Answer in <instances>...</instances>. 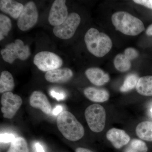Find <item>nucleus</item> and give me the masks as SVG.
Listing matches in <instances>:
<instances>
[{"mask_svg": "<svg viewBox=\"0 0 152 152\" xmlns=\"http://www.w3.org/2000/svg\"><path fill=\"white\" fill-rule=\"evenodd\" d=\"M56 122L59 130L69 140H79L84 135L83 127L70 112L63 111L59 114Z\"/></svg>", "mask_w": 152, "mask_h": 152, "instance_id": "1", "label": "nucleus"}, {"mask_svg": "<svg viewBox=\"0 0 152 152\" xmlns=\"http://www.w3.org/2000/svg\"><path fill=\"white\" fill-rule=\"evenodd\" d=\"M85 42L90 53L99 58L107 54L113 46L110 37L105 33L100 32L95 28L88 30L85 35Z\"/></svg>", "mask_w": 152, "mask_h": 152, "instance_id": "2", "label": "nucleus"}, {"mask_svg": "<svg viewBox=\"0 0 152 152\" xmlns=\"http://www.w3.org/2000/svg\"><path fill=\"white\" fill-rule=\"evenodd\" d=\"M112 21L117 31L129 36H137L145 29L140 20L126 12H118L112 17Z\"/></svg>", "mask_w": 152, "mask_h": 152, "instance_id": "3", "label": "nucleus"}, {"mask_svg": "<svg viewBox=\"0 0 152 152\" xmlns=\"http://www.w3.org/2000/svg\"><path fill=\"white\" fill-rule=\"evenodd\" d=\"M31 54L29 46L25 45L23 42L20 39L9 44L4 49L1 50L3 59L10 64H12L17 59L25 61L29 58Z\"/></svg>", "mask_w": 152, "mask_h": 152, "instance_id": "4", "label": "nucleus"}, {"mask_svg": "<svg viewBox=\"0 0 152 152\" xmlns=\"http://www.w3.org/2000/svg\"><path fill=\"white\" fill-rule=\"evenodd\" d=\"M85 118L90 129L99 133L103 130L105 126L106 113L104 107L99 104H93L87 108Z\"/></svg>", "mask_w": 152, "mask_h": 152, "instance_id": "5", "label": "nucleus"}, {"mask_svg": "<svg viewBox=\"0 0 152 152\" xmlns=\"http://www.w3.org/2000/svg\"><path fill=\"white\" fill-rule=\"evenodd\" d=\"M80 21V17L78 14L71 13L61 24L54 27L53 32L58 38L69 39L73 37Z\"/></svg>", "mask_w": 152, "mask_h": 152, "instance_id": "6", "label": "nucleus"}, {"mask_svg": "<svg viewBox=\"0 0 152 152\" xmlns=\"http://www.w3.org/2000/svg\"><path fill=\"white\" fill-rule=\"evenodd\" d=\"M34 63L40 70L48 72L61 67L63 61L59 56L54 53L42 51L35 55Z\"/></svg>", "mask_w": 152, "mask_h": 152, "instance_id": "7", "label": "nucleus"}, {"mask_svg": "<svg viewBox=\"0 0 152 152\" xmlns=\"http://www.w3.org/2000/svg\"><path fill=\"white\" fill-rule=\"evenodd\" d=\"M39 18L37 8L34 2L27 3L18 19V26L20 30L26 31L37 24Z\"/></svg>", "mask_w": 152, "mask_h": 152, "instance_id": "8", "label": "nucleus"}, {"mask_svg": "<svg viewBox=\"0 0 152 152\" xmlns=\"http://www.w3.org/2000/svg\"><path fill=\"white\" fill-rule=\"evenodd\" d=\"M1 111L5 118L12 119L21 106L23 101L20 96L11 92L4 93L1 100Z\"/></svg>", "mask_w": 152, "mask_h": 152, "instance_id": "9", "label": "nucleus"}, {"mask_svg": "<svg viewBox=\"0 0 152 152\" xmlns=\"http://www.w3.org/2000/svg\"><path fill=\"white\" fill-rule=\"evenodd\" d=\"M65 0H56L52 4L50 13L49 23L54 26H59L69 16Z\"/></svg>", "mask_w": 152, "mask_h": 152, "instance_id": "10", "label": "nucleus"}, {"mask_svg": "<svg viewBox=\"0 0 152 152\" xmlns=\"http://www.w3.org/2000/svg\"><path fill=\"white\" fill-rule=\"evenodd\" d=\"M73 76L71 69L67 68H59L47 72L45 78L47 81L53 83H64L70 80Z\"/></svg>", "mask_w": 152, "mask_h": 152, "instance_id": "11", "label": "nucleus"}, {"mask_svg": "<svg viewBox=\"0 0 152 152\" xmlns=\"http://www.w3.org/2000/svg\"><path fill=\"white\" fill-rule=\"evenodd\" d=\"M29 103L32 107L39 109L45 114L49 115L51 113L50 104L46 95L42 92H33L30 97Z\"/></svg>", "mask_w": 152, "mask_h": 152, "instance_id": "12", "label": "nucleus"}, {"mask_svg": "<svg viewBox=\"0 0 152 152\" xmlns=\"http://www.w3.org/2000/svg\"><path fill=\"white\" fill-rule=\"evenodd\" d=\"M107 138L115 148L120 149L130 141V137L124 131L113 128L106 134Z\"/></svg>", "mask_w": 152, "mask_h": 152, "instance_id": "13", "label": "nucleus"}, {"mask_svg": "<svg viewBox=\"0 0 152 152\" xmlns=\"http://www.w3.org/2000/svg\"><path fill=\"white\" fill-rule=\"evenodd\" d=\"M85 74L92 83L98 86H103L110 80L108 74L99 68H89L86 70Z\"/></svg>", "mask_w": 152, "mask_h": 152, "instance_id": "14", "label": "nucleus"}, {"mask_svg": "<svg viewBox=\"0 0 152 152\" xmlns=\"http://www.w3.org/2000/svg\"><path fill=\"white\" fill-rule=\"evenodd\" d=\"M24 6L21 3L12 0L0 1V10L14 19H18Z\"/></svg>", "mask_w": 152, "mask_h": 152, "instance_id": "15", "label": "nucleus"}, {"mask_svg": "<svg viewBox=\"0 0 152 152\" xmlns=\"http://www.w3.org/2000/svg\"><path fill=\"white\" fill-rule=\"evenodd\" d=\"M84 94L90 100L96 102H104L110 98V94L107 90L94 87L86 88L84 91Z\"/></svg>", "mask_w": 152, "mask_h": 152, "instance_id": "16", "label": "nucleus"}, {"mask_svg": "<svg viewBox=\"0 0 152 152\" xmlns=\"http://www.w3.org/2000/svg\"><path fill=\"white\" fill-rule=\"evenodd\" d=\"M15 86V81L12 74L8 71H3L0 76V93L3 94L11 92Z\"/></svg>", "mask_w": 152, "mask_h": 152, "instance_id": "17", "label": "nucleus"}, {"mask_svg": "<svg viewBox=\"0 0 152 152\" xmlns=\"http://www.w3.org/2000/svg\"><path fill=\"white\" fill-rule=\"evenodd\" d=\"M136 88L140 94L152 96V76H144L140 78Z\"/></svg>", "mask_w": 152, "mask_h": 152, "instance_id": "18", "label": "nucleus"}, {"mask_svg": "<svg viewBox=\"0 0 152 152\" xmlns=\"http://www.w3.org/2000/svg\"><path fill=\"white\" fill-rule=\"evenodd\" d=\"M136 134L140 138L147 141H152V122L144 121L140 123L136 129Z\"/></svg>", "mask_w": 152, "mask_h": 152, "instance_id": "19", "label": "nucleus"}, {"mask_svg": "<svg viewBox=\"0 0 152 152\" xmlns=\"http://www.w3.org/2000/svg\"><path fill=\"white\" fill-rule=\"evenodd\" d=\"M115 68L121 72L129 71L131 67V61L123 54H119L116 56L114 60Z\"/></svg>", "mask_w": 152, "mask_h": 152, "instance_id": "20", "label": "nucleus"}, {"mask_svg": "<svg viewBox=\"0 0 152 152\" xmlns=\"http://www.w3.org/2000/svg\"><path fill=\"white\" fill-rule=\"evenodd\" d=\"M7 152H29L26 141L20 137L15 138L11 143Z\"/></svg>", "mask_w": 152, "mask_h": 152, "instance_id": "21", "label": "nucleus"}, {"mask_svg": "<svg viewBox=\"0 0 152 152\" xmlns=\"http://www.w3.org/2000/svg\"><path fill=\"white\" fill-rule=\"evenodd\" d=\"M12 28L10 19L5 15L0 14V41L3 40L8 36Z\"/></svg>", "mask_w": 152, "mask_h": 152, "instance_id": "22", "label": "nucleus"}, {"mask_svg": "<svg viewBox=\"0 0 152 152\" xmlns=\"http://www.w3.org/2000/svg\"><path fill=\"white\" fill-rule=\"evenodd\" d=\"M139 79L137 75L130 74L125 79L124 83L120 88V91L121 92H126L133 89L137 86Z\"/></svg>", "mask_w": 152, "mask_h": 152, "instance_id": "23", "label": "nucleus"}, {"mask_svg": "<svg viewBox=\"0 0 152 152\" xmlns=\"http://www.w3.org/2000/svg\"><path fill=\"white\" fill-rule=\"evenodd\" d=\"M148 148L145 142L137 139L133 140L125 152H147Z\"/></svg>", "mask_w": 152, "mask_h": 152, "instance_id": "24", "label": "nucleus"}, {"mask_svg": "<svg viewBox=\"0 0 152 152\" xmlns=\"http://www.w3.org/2000/svg\"><path fill=\"white\" fill-rule=\"evenodd\" d=\"M124 54L127 58L130 61L135 59L139 56V53L137 50L136 49L132 48L126 49L125 50Z\"/></svg>", "mask_w": 152, "mask_h": 152, "instance_id": "25", "label": "nucleus"}, {"mask_svg": "<svg viewBox=\"0 0 152 152\" xmlns=\"http://www.w3.org/2000/svg\"><path fill=\"white\" fill-rule=\"evenodd\" d=\"M15 136L11 134H1V142L4 143L12 142L15 140Z\"/></svg>", "mask_w": 152, "mask_h": 152, "instance_id": "26", "label": "nucleus"}, {"mask_svg": "<svg viewBox=\"0 0 152 152\" xmlns=\"http://www.w3.org/2000/svg\"><path fill=\"white\" fill-rule=\"evenodd\" d=\"M134 2L152 9V0H134Z\"/></svg>", "mask_w": 152, "mask_h": 152, "instance_id": "27", "label": "nucleus"}, {"mask_svg": "<svg viewBox=\"0 0 152 152\" xmlns=\"http://www.w3.org/2000/svg\"><path fill=\"white\" fill-rule=\"evenodd\" d=\"M50 94L53 97L56 98L58 101L63 100L64 98V96L63 94L56 92L53 91H51Z\"/></svg>", "mask_w": 152, "mask_h": 152, "instance_id": "28", "label": "nucleus"}, {"mask_svg": "<svg viewBox=\"0 0 152 152\" xmlns=\"http://www.w3.org/2000/svg\"><path fill=\"white\" fill-rule=\"evenodd\" d=\"M62 109L63 108L60 105L57 106V107L54 109L53 110V114L54 115H58L59 114H60L62 112Z\"/></svg>", "mask_w": 152, "mask_h": 152, "instance_id": "29", "label": "nucleus"}, {"mask_svg": "<svg viewBox=\"0 0 152 152\" xmlns=\"http://www.w3.org/2000/svg\"><path fill=\"white\" fill-rule=\"evenodd\" d=\"M35 148L37 152H45L43 148L41 145V144L39 143L36 144Z\"/></svg>", "mask_w": 152, "mask_h": 152, "instance_id": "30", "label": "nucleus"}, {"mask_svg": "<svg viewBox=\"0 0 152 152\" xmlns=\"http://www.w3.org/2000/svg\"><path fill=\"white\" fill-rule=\"evenodd\" d=\"M76 152H94L88 149L83 148H78L76 149Z\"/></svg>", "mask_w": 152, "mask_h": 152, "instance_id": "31", "label": "nucleus"}, {"mask_svg": "<svg viewBox=\"0 0 152 152\" xmlns=\"http://www.w3.org/2000/svg\"><path fill=\"white\" fill-rule=\"evenodd\" d=\"M146 33L148 35L152 36V24L150 25L147 29Z\"/></svg>", "mask_w": 152, "mask_h": 152, "instance_id": "32", "label": "nucleus"}, {"mask_svg": "<svg viewBox=\"0 0 152 152\" xmlns=\"http://www.w3.org/2000/svg\"><path fill=\"white\" fill-rule=\"evenodd\" d=\"M151 115H152V107H151Z\"/></svg>", "mask_w": 152, "mask_h": 152, "instance_id": "33", "label": "nucleus"}]
</instances>
